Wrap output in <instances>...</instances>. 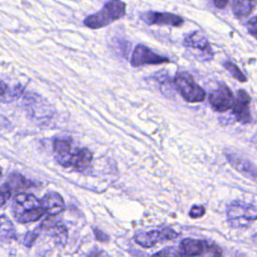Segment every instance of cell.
Wrapping results in <instances>:
<instances>
[{"instance_id":"1","label":"cell","mask_w":257,"mask_h":257,"mask_svg":"<svg viewBox=\"0 0 257 257\" xmlns=\"http://www.w3.org/2000/svg\"><path fill=\"white\" fill-rule=\"evenodd\" d=\"M14 219L18 223H30L39 220L44 214L41 202L31 194L18 193L11 205Z\"/></svg>"},{"instance_id":"2","label":"cell","mask_w":257,"mask_h":257,"mask_svg":"<svg viewBox=\"0 0 257 257\" xmlns=\"http://www.w3.org/2000/svg\"><path fill=\"white\" fill-rule=\"evenodd\" d=\"M124 14L125 4L121 0H110L100 11L87 16L83 23L88 28L98 29L121 18Z\"/></svg>"},{"instance_id":"3","label":"cell","mask_w":257,"mask_h":257,"mask_svg":"<svg viewBox=\"0 0 257 257\" xmlns=\"http://www.w3.org/2000/svg\"><path fill=\"white\" fill-rule=\"evenodd\" d=\"M227 217L228 222L234 228L248 227L257 220V205L234 201L227 208Z\"/></svg>"},{"instance_id":"4","label":"cell","mask_w":257,"mask_h":257,"mask_svg":"<svg viewBox=\"0 0 257 257\" xmlns=\"http://www.w3.org/2000/svg\"><path fill=\"white\" fill-rule=\"evenodd\" d=\"M179 256H221L222 250L215 244L193 238H185L179 244Z\"/></svg>"},{"instance_id":"5","label":"cell","mask_w":257,"mask_h":257,"mask_svg":"<svg viewBox=\"0 0 257 257\" xmlns=\"http://www.w3.org/2000/svg\"><path fill=\"white\" fill-rule=\"evenodd\" d=\"M175 85L183 98L188 102H201L205 99L204 89L198 85L188 72H178L174 79Z\"/></svg>"},{"instance_id":"6","label":"cell","mask_w":257,"mask_h":257,"mask_svg":"<svg viewBox=\"0 0 257 257\" xmlns=\"http://www.w3.org/2000/svg\"><path fill=\"white\" fill-rule=\"evenodd\" d=\"M184 45L201 61H210L213 59L214 53L211 45L207 37L200 31H195L187 35Z\"/></svg>"},{"instance_id":"7","label":"cell","mask_w":257,"mask_h":257,"mask_svg":"<svg viewBox=\"0 0 257 257\" xmlns=\"http://www.w3.org/2000/svg\"><path fill=\"white\" fill-rule=\"evenodd\" d=\"M178 236L179 233L176 232L175 230L169 227H164L149 232L138 233L135 236V240L138 244H140L143 247H152L159 242L176 239Z\"/></svg>"},{"instance_id":"8","label":"cell","mask_w":257,"mask_h":257,"mask_svg":"<svg viewBox=\"0 0 257 257\" xmlns=\"http://www.w3.org/2000/svg\"><path fill=\"white\" fill-rule=\"evenodd\" d=\"M209 101L214 110L218 112H225L232 108L234 95L232 90L226 84L220 83L216 89L211 91Z\"/></svg>"},{"instance_id":"9","label":"cell","mask_w":257,"mask_h":257,"mask_svg":"<svg viewBox=\"0 0 257 257\" xmlns=\"http://www.w3.org/2000/svg\"><path fill=\"white\" fill-rule=\"evenodd\" d=\"M167 62H170V59L168 57L155 53L153 50L143 44H139L136 46L131 58V64L134 67H139L147 64H161Z\"/></svg>"},{"instance_id":"10","label":"cell","mask_w":257,"mask_h":257,"mask_svg":"<svg viewBox=\"0 0 257 257\" xmlns=\"http://www.w3.org/2000/svg\"><path fill=\"white\" fill-rule=\"evenodd\" d=\"M250 102L251 98L249 94L244 89H239L232 105L233 115L235 116L237 121L241 123L251 122L252 117L250 113Z\"/></svg>"},{"instance_id":"11","label":"cell","mask_w":257,"mask_h":257,"mask_svg":"<svg viewBox=\"0 0 257 257\" xmlns=\"http://www.w3.org/2000/svg\"><path fill=\"white\" fill-rule=\"evenodd\" d=\"M225 156L229 164L241 175L257 183V167L248 159L232 152H226Z\"/></svg>"},{"instance_id":"12","label":"cell","mask_w":257,"mask_h":257,"mask_svg":"<svg viewBox=\"0 0 257 257\" xmlns=\"http://www.w3.org/2000/svg\"><path fill=\"white\" fill-rule=\"evenodd\" d=\"M141 18L149 25H168V26H181L184 22L183 18L169 12H156L149 11L141 14Z\"/></svg>"},{"instance_id":"13","label":"cell","mask_w":257,"mask_h":257,"mask_svg":"<svg viewBox=\"0 0 257 257\" xmlns=\"http://www.w3.org/2000/svg\"><path fill=\"white\" fill-rule=\"evenodd\" d=\"M92 160V154L88 149H80L75 153L71 154L68 158L65 167H71L77 171H85Z\"/></svg>"},{"instance_id":"14","label":"cell","mask_w":257,"mask_h":257,"mask_svg":"<svg viewBox=\"0 0 257 257\" xmlns=\"http://www.w3.org/2000/svg\"><path fill=\"white\" fill-rule=\"evenodd\" d=\"M41 205L48 215L56 216L64 209V201L57 193H48L41 200Z\"/></svg>"},{"instance_id":"15","label":"cell","mask_w":257,"mask_h":257,"mask_svg":"<svg viewBox=\"0 0 257 257\" xmlns=\"http://www.w3.org/2000/svg\"><path fill=\"white\" fill-rule=\"evenodd\" d=\"M41 228L46 229L49 234L55 238V240L58 243L64 244L66 239H67V231L65 226L59 222V221H53L52 218L46 219L42 224H41Z\"/></svg>"},{"instance_id":"16","label":"cell","mask_w":257,"mask_h":257,"mask_svg":"<svg viewBox=\"0 0 257 257\" xmlns=\"http://www.w3.org/2000/svg\"><path fill=\"white\" fill-rule=\"evenodd\" d=\"M32 186H34L32 181L26 179L24 176H22L20 174L13 173L8 178L7 182L4 185V188L6 189V192L10 195V193H13V192L17 193V192H19L21 190L29 189Z\"/></svg>"},{"instance_id":"17","label":"cell","mask_w":257,"mask_h":257,"mask_svg":"<svg viewBox=\"0 0 257 257\" xmlns=\"http://www.w3.org/2000/svg\"><path fill=\"white\" fill-rule=\"evenodd\" d=\"M53 150L56 155L57 162L65 167L66 162L68 158L71 155V147H70V141L64 140V139H55L53 142Z\"/></svg>"},{"instance_id":"18","label":"cell","mask_w":257,"mask_h":257,"mask_svg":"<svg viewBox=\"0 0 257 257\" xmlns=\"http://www.w3.org/2000/svg\"><path fill=\"white\" fill-rule=\"evenodd\" d=\"M257 6V0H233L232 10L240 19L247 17Z\"/></svg>"},{"instance_id":"19","label":"cell","mask_w":257,"mask_h":257,"mask_svg":"<svg viewBox=\"0 0 257 257\" xmlns=\"http://www.w3.org/2000/svg\"><path fill=\"white\" fill-rule=\"evenodd\" d=\"M15 238V229L12 222L4 215L0 216V242H9Z\"/></svg>"},{"instance_id":"20","label":"cell","mask_w":257,"mask_h":257,"mask_svg":"<svg viewBox=\"0 0 257 257\" xmlns=\"http://www.w3.org/2000/svg\"><path fill=\"white\" fill-rule=\"evenodd\" d=\"M20 91H21V88L14 87L13 89H10L4 81L0 80V98L3 101L12 100L13 98L17 97V95L19 94Z\"/></svg>"},{"instance_id":"21","label":"cell","mask_w":257,"mask_h":257,"mask_svg":"<svg viewBox=\"0 0 257 257\" xmlns=\"http://www.w3.org/2000/svg\"><path fill=\"white\" fill-rule=\"evenodd\" d=\"M224 68L231 74L232 77H234L235 79L241 81V82H245L247 81V77L242 73V71L238 68V66L236 64H234L232 61L227 60L223 63Z\"/></svg>"},{"instance_id":"22","label":"cell","mask_w":257,"mask_h":257,"mask_svg":"<svg viewBox=\"0 0 257 257\" xmlns=\"http://www.w3.org/2000/svg\"><path fill=\"white\" fill-rule=\"evenodd\" d=\"M206 210L201 205H195L190 210V217L191 218H200L205 214Z\"/></svg>"},{"instance_id":"23","label":"cell","mask_w":257,"mask_h":257,"mask_svg":"<svg viewBox=\"0 0 257 257\" xmlns=\"http://www.w3.org/2000/svg\"><path fill=\"white\" fill-rule=\"evenodd\" d=\"M247 29L252 36L257 38V15L247 22Z\"/></svg>"},{"instance_id":"24","label":"cell","mask_w":257,"mask_h":257,"mask_svg":"<svg viewBox=\"0 0 257 257\" xmlns=\"http://www.w3.org/2000/svg\"><path fill=\"white\" fill-rule=\"evenodd\" d=\"M37 236H38V234L36 232H27V234L24 237V242H23L24 245L27 247H30L36 240Z\"/></svg>"},{"instance_id":"25","label":"cell","mask_w":257,"mask_h":257,"mask_svg":"<svg viewBox=\"0 0 257 257\" xmlns=\"http://www.w3.org/2000/svg\"><path fill=\"white\" fill-rule=\"evenodd\" d=\"M93 231H94V235H95V237H96V239H97L98 241L104 242V241H106V240L108 239V236L105 235V234H104L102 231H100L99 229H93Z\"/></svg>"},{"instance_id":"26","label":"cell","mask_w":257,"mask_h":257,"mask_svg":"<svg viewBox=\"0 0 257 257\" xmlns=\"http://www.w3.org/2000/svg\"><path fill=\"white\" fill-rule=\"evenodd\" d=\"M212 1H213L214 5H215L217 8L223 9V8H225V7L227 6L229 0H212Z\"/></svg>"},{"instance_id":"27","label":"cell","mask_w":257,"mask_h":257,"mask_svg":"<svg viewBox=\"0 0 257 257\" xmlns=\"http://www.w3.org/2000/svg\"><path fill=\"white\" fill-rule=\"evenodd\" d=\"M9 194L5 191V192H2V191H0V207L1 206H3L4 204H5V202H6V199L7 198H9Z\"/></svg>"},{"instance_id":"28","label":"cell","mask_w":257,"mask_h":257,"mask_svg":"<svg viewBox=\"0 0 257 257\" xmlns=\"http://www.w3.org/2000/svg\"><path fill=\"white\" fill-rule=\"evenodd\" d=\"M1 174H2V172H1V169H0V177H1Z\"/></svg>"}]
</instances>
